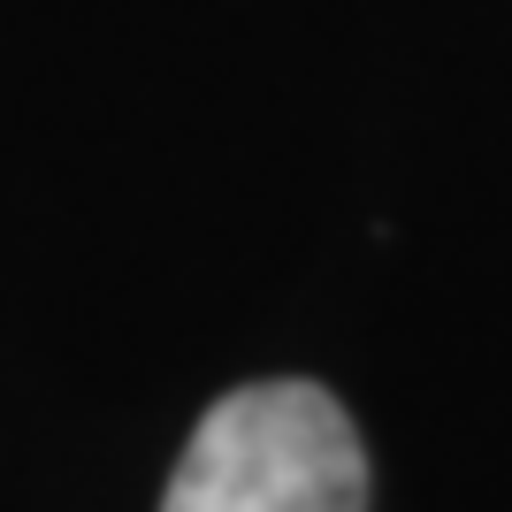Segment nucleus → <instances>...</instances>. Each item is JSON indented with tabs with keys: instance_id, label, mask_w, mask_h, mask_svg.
Segmentation results:
<instances>
[{
	"instance_id": "obj_1",
	"label": "nucleus",
	"mask_w": 512,
	"mask_h": 512,
	"mask_svg": "<svg viewBox=\"0 0 512 512\" xmlns=\"http://www.w3.org/2000/svg\"><path fill=\"white\" fill-rule=\"evenodd\" d=\"M161 512H367V451L329 390L253 383L192 428Z\"/></svg>"
}]
</instances>
